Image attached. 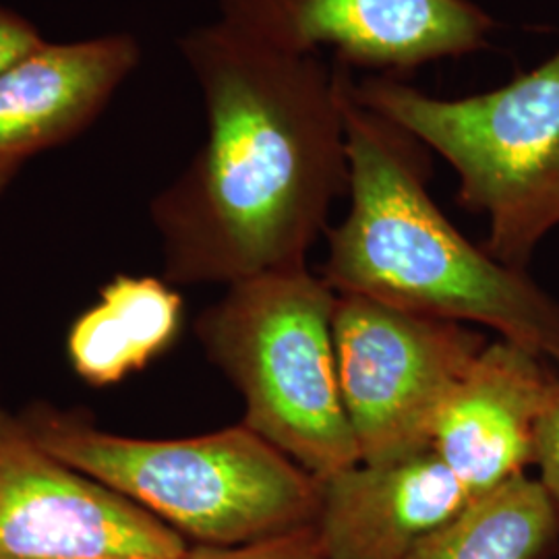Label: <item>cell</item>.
Wrapping results in <instances>:
<instances>
[{"instance_id":"52a82bcc","label":"cell","mask_w":559,"mask_h":559,"mask_svg":"<svg viewBox=\"0 0 559 559\" xmlns=\"http://www.w3.org/2000/svg\"><path fill=\"white\" fill-rule=\"evenodd\" d=\"M218 20L286 55L334 50L346 69L408 81L487 50L498 29L475 0H212Z\"/></svg>"},{"instance_id":"ba28073f","label":"cell","mask_w":559,"mask_h":559,"mask_svg":"<svg viewBox=\"0 0 559 559\" xmlns=\"http://www.w3.org/2000/svg\"><path fill=\"white\" fill-rule=\"evenodd\" d=\"M189 543L50 454L0 394V559H185Z\"/></svg>"},{"instance_id":"e0dca14e","label":"cell","mask_w":559,"mask_h":559,"mask_svg":"<svg viewBox=\"0 0 559 559\" xmlns=\"http://www.w3.org/2000/svg\"><path fill=\"white\" fill-rule=\"evenodd\" d=\"M52 559H150V558H52Z\"/></svg>"},{"instance_id":"6da1fadb","label":"cell","mask_w":559,"mask_h":559,"mask_svg":"<svg viewBox=\"0 0 559 559\" xmlns=\"http://www.w3.org/2000/svg\"><path fill=\"white\" fill-rule=\"evenodd\" d=\"M179 52L207 135L150 203L162 278L230 286L307 265L334 201L348 193L350 69L280 52L221 20L182 34Z\"/></svg>"},{"instance_id":"30bf717a","label":"cell","mask_w":559,"mask_h":559,"mask_svg":"<svg viewBox=\"0 0 559 559\" xmlns=\"http://www.w3.org/2000/svg\"><path fill=\"white\" fill-rule=\"evenodd\" d=\"M543 359L514 342H487L443 402L431 450L477 500L524 475L554 380Z\"/></svg>"},{"instance_id":"8fae6325","label":"cell","mask_w":559,"mask_h":559,"mask_svg":"<svg viewBox=\"0 0 559 559\" xmlns=\"http://www.w3.org/2000/svg\"><path fill=\"white\" fill-rule=\"evenodd\" d=\"M320 480L323 559H404L473 496L429 450L392 464H355Z\"/></svg>"},{"instance_id":"8992f818","label":"cell","mask_w":559,"mask_h":559,"mask_svg":"<svg viewBox=\"0 0 559 559\" xmlns=\"http://www.w3.org/2000/svg\"><path fill=\"white\" fill-rule=\"evenodd\" d=\"M334 344L360 462L392 464L431 450L441 406L487 338L459 321L338 295Z\"/></svg>"},{"instance_id":"7c38bea8","label":"cell","mask_w":559,"mask_h":559,"mask_svg":"<svg viewBox=\"0 0 559 559\" xmlns=\"http://www.w3.org/2000/svg\"><path fill=\"white\" fill-rule=\"evenodd\" d=\"M185 318L175 284L119 274L67 332V360L92 388H108L143 371L179 338Z\"/></svg>"},{"instance_id":"7a4b0ae2","label":"cell","mask_w":559,"mask_h":559,"mask_svg":"<svg viewBox=\"0 0 559 559\" xmlns=\"http://www.w3.org/2000/svg\"><path fill=\"white\" fill-rule=\"evenodd\" d=\"M344 100L348 198L328 228L321 278L338 295L473 321L559 365V300L466 239L429 193V150L394 120Z\"/></svg>"},{"instance_id":"3957f363","label":"cell","mask_w":559,"mask_h":559,"mask_svg":"<svg viewBox=\"0 0 559 559\" xmlns=\"http://www.w3.org/2000/svg\"><path fill=\"white\" fill-rule=\"evenodd\" d=\"M20 415L50 454L198 545L258 543L318 520L320 480L242 423L187 440H141L46 400Z\"/></svg>"},{"instance_id":"5b68a950","label":"cell","mask_w":559,"mask_h":559,"mask_svg":"<svg viewBox=\"0 0 559 559\" xmlns=\"http://www.w3.org/2000/svg\"><path fill=\"white\" fill-rule=\"evenodd\" d=\"M353 92L456 170L460 205L489 221L485 251L526 272L559 224V50L473 96L438 98L380 75H367Z\"/></svg>"},{"instance_id":"4fadbf2b","label":"cell","mask_w":559,"mask_h":559,"mask_svg":"<svg viewBox=\"0 0 559 559\" xmlns=\"http://www.w3.org/2000/svg\"><path fill=\"white\" fill-rule=\"evenodd\" d=\"M558 543V503L540 480L519 475L471 501L404 559H543Z\"/></svg>"},{"instance_id":"277c9868","label":"cell","mask_w":559,"mask_h":559,"mask_svg":"<svg viewBox=\"0 0 559 559\" xmlns=\"http://www.w3.org/2000/svg\"><path fill=\"white\" fill-rule=\"evenodd\" d=\"M338 293L307 265L230 284L195 334L245 402L242 425L316 479L359 464L334 344Z\"/></svg>"},{"instance_id":"2e32d148","label":"cell","mask_w":559,"mask_h":559,"mask_svg":"<svg viewBox=\"0 0 559 559\" xmlns=\"http://www.w3.org/2000/svg\"><path fill=\"white\" fill-rule=\"evenodd\" d=\"M46 41L34 21L0 4V73L40 50Z\"/></svg>"},{"instance_id":"9a60e30c","label":"cell","mask_w":559,"mask_h":559,"mask_svg":"<svg viewBox=\"0 0 559 559\" xmlns=\"http://www.w3.org/2000/svg\"><path fill=\"white\" fill-rule=\"evenodd\" d=\"M540 483L559 508V376H554L535 429V456Z\"/></svg>"},{"instance_id":"9c48e42d","label":"cell","mask_w":559,"mask_h":559,"mask_svg":"<svg viewBox=\"0 0 559 559\" xmlns=\"http://www.w3.org/2000/svg\"><path fill=\"white\" fill-rule=\"evenodd\" d=\"M140 62L138 36L112 32L46 41L0 73V195L29 162L100 119Z\"/></svg>"},{"instance_id":"5bb4252c","label":"cell","mask_w":559,"mask_h":559,"mask_svg":"<svg viewBox=\"0 0 559 559\" xmlns=\"http://www.w3.org/2000/svg\"><path fill=\"white\" fill-rule=\"evenodd\" d=\"M185 559H323V551L318 528L311 524L280 537L235 547L193 545Z\"/></svg>"}]
</instances>
